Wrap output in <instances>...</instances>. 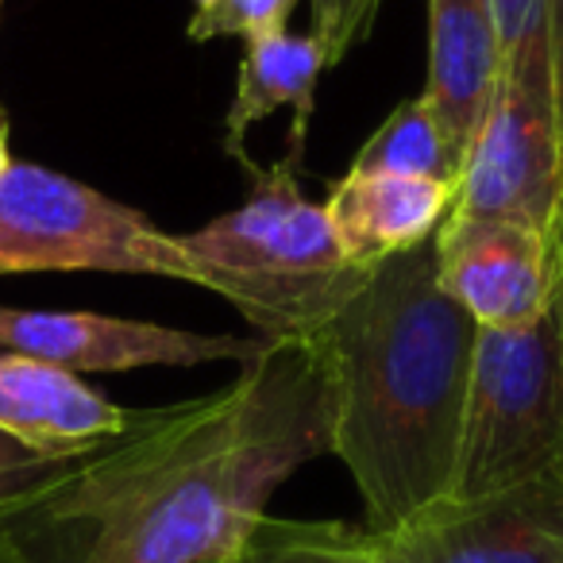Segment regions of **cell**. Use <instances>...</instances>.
I'll use <instances>...</instances> for the list:
<instances>
[{
	"label": "cell",
	"mask_w": 563,
	"mask_h": 563,
	"mask_svg": "<svg viewBox=\"0 0 563 563\" xmlns=\"http://www.w3.org/2000/svg\"><path fill=\"white\" fill-rule=\"evenodd\" d=\"M9 166H12V158H9V112L0 109V178H4Z\"/></svg>",
	"instance_id": "cell-19"
},
{
	"label": "cell",
	"mask_w": 563,
	"mask_h": 563,
	"mask_svg": "<svg viewBox=\"0 0 563 563\" xmlns=\"http://www.w3.org/2000/svg\"><path fill=\"white\" fill-rule=\"evenodd\" d=\"M0 4H4V0H0Z\"/></svg>",
	"instance_id": "cell-22"
},
{
	"label": "cell",
	"mask_w": 563,
	"mask_h": 563,
	"mask_svg": "<svg viewBox=\"0 0 563 563\" xmlns=\"http://www.w3.org/2000/svg\"><path fill=\"white\" fill-rule=\"evenodd\" d=\"M47 271L155 274L201 286L178 235L140 209L70 174L12 163L0 178V274Z\"/></svg>",
	"instance_id": "cell-5"
},
{
	"label": "cell",
	"mask_w": 563,
	"mask_h": 563,
	"mask_svg": "<svg viewBox=\"0 0 563 563\" xmlns=\"http://www.w3.org/2000/svg\"><path fill=\"white\" fill-rule=\"evenodd\" d=\"M371 563H398V560H394L390 540H386V537H378V552H375V560H371Z\"/></svg>",
	"instance_id": "cell-20"
},
{
	"label": "cell",
	"mask_w": 563,
	"mask_h": 563,
	"mask_svg": "<svg viewBox=\"0 0 563 563\" xmlns=\"http://www.w3.org/2000/svg\"><path fill=\"white\" fill-rule=\"evenodd\" d=\"M63 463L66 460H47V455L12 440L9 432H0V525L4 529H16L20 521L32 517V509L51 490Z\"/></svg>",
	"instance_id": "cell-15"
},
{
	"label": "cell",
	"mask_w": 563,
	"mask_h": 563,
	"mask_svg": "<svg viewBox=\"0 0 563 563\" xmlns=\"http://www.w3.org/2000/svg\"><path fill=\"white\" fill-rule=\"evenodd\" d=\"M132 409L109 401L78 375L27 355L0 352V432L47 460H74L120 437Z\"/></svg>",
	"instance_id": "cell-9"
},
{
	"label": "cell",
	"mask_w": 563,
	"mask_h": 563,
	"mask_svg": "<svg viewBox=\"0 0 563 563\" xmlns=\"http://www.w3.org/2000/svg\"><path fill=\"white\" fill-rule=\"evenodd\" d=\"M498 66L501 40L494 0H429V78L421 93L460 163L486 117Z\"/></svg>",
	"instance_id": "cell-10"
},
{
	"label": "cell",
	"mask_w": 563,
	"mask_h": 563,
	"mask_svg": "<svg viewBox=\"0 0 563 563\" xmlns=\"http://www.w3.org/2000/svg\"><path fill=\"white\" fill-rule=\"evenodd\" d=\"M452 194L455 186L437 178L347 170L321 205L344 255L355 266H375L429 243L452 209Z\"/></svg>",
	"instance_id": "cell-11"
},
{
	"label": "cell",
	"mask_w": 563,
	"mask_h": 563,
	"mask_svg": "<svg viewBox=\"0 0 563 563\" xmlns=\"http://www.w3.org/2000/svg\"><path fill=\"white\" fill-rule=\"evenodd\" d=\"M324 70H329V63H324V51L313 35L274 32L243 43L235 97L224 117V155L255 174V163L247 158V132L271 112L290 109L294 128L286 140V155L301 163L309 120L317 109V81Z\"/></svg>",
	"instance_id": "cell-12"
},
{
	"label": "cell",
	"mask_w": 563,
	"mask_h": 563,
	"mask_svg": "<svg viewBox=\"0 0 563 563\" xmlns=\"http://www.w3.org/2000/svg\"><path fill=\"white\" fill-rule=\"evenodd\" d=\"M258 347L263 336H212L128 317L0 306V352L27 355L70 375H124L143 367H197L220 360L247 363Z\"/></svg>",
	"instance_id": "cell-6"
},
{
	"label": "cell",
	"mask_w": 563,
	"mask_h": 563,
	"mask_svg": "<svg viewBox=\"0 0 563 563\" xmlns=\"http://www.w3.org/2000/svg\"><path fill=\"white\" fill-rule=\"evenodd\" d=\"M352 170L363 174H401V178H437L455 186L460 158L448 143L432 104L424 93L401 101L383 124L375 128L360 155L352 158Z\"/></svg>",
	"instance_id": "cell-13"
},
{
	"label": "cell",
	"mask_w": 563,
	"mask_h": 563,
	"mask_svg": "<svg viewBox=\"0 0 563 563\" xmlns=\"http://www.w3.org/2000/svg\"><path fill=\"white\" fill-rule=\"evenodd\" d=\"M220 563H228V560H220Z\"/></svg>",
	"instance_id": "cell-21"
},
{
	"label": "cell",
	"mask_w": 563,
	"mask_h": 563,
	"mask_svg": "<svg viewBox=\"0 0 563 563\" xmlns=\"http://www.w3.org/2000/svg\"><path fill=\"white\" fill-rule=\"evenodd\" d=\"M383 0H313V40L321 43L324 63L336 66L371 35Z\"/></svg>",
	"instance_id": "cell-17"
},
{
	"label": "cell",
	"mask_w": 563,
	"mask_h": 563,
	"mask_svg": "<svg viewBox=\"0 0 563 563\" xmlns=\"http://www.w3.org/2000/svg\"><path fill=\"white\" fill-rule=\"evenodd\" d=\"M332 383V455L375 537H401L452 501L478 324L437 286L432 240L367 266L309 332Z\"/></svg>",
	"instance_id": "cell-2"
},
{
	"label": "cell",
	"mask_w": 563,
	"mask_h": 563,
	"mask_svg": "<svg viewBox=\"0 0 563 563\" xmlns=\"http://www.w3.org/2000/svg\"><path fill=\"white\" fill-rule=\"evenodd\" d=\"M563 463V282L514 329H478L448 506L490 498Z\"/></svg>",
	"instance_id": "cell-4"
},
{
	"label": "cell",
	"mask_w": 563,
	"mask_h": 563,
	"mask_svg": "<svg viewBox=\"0 0 563 563\" xmlns=\"http://www.w3.org/2000/svg\"><path fill=\"white\" fill-rule=\"evenodd\" d=\"M386 540L398 563H563V463Z\"/></svg>",
	"instance_id": "cell-8"
},
{
	"label": "cell",
	"mask_w": 563,
	"mask_h": 563,
	"mask_svg": "<svg viewBox=\"0 0 563 563\" xmlns=\"http://www.w3.org/2000/svg\"><path fill=\"white\" fill-rule=\"evenodd\" d=\"M298 9V0H217L209 12L189 16V40L209 43V40H258V35L286 32L290 12Z\"/></svg>",
	"instance_id": "cell-16"
},
{
	"label": "cell",
	"mask_w": 563,
	"mask_h": 563,
	"mask_svg": "<svg viewBox=\"0 0 563 563\" xmlns=\"http://www.w3.org/2000/svg\"><path fill=\"white\" fill-rule=\"evenodd\" d=\"M332 455L321 347L263 340L228 386L132 409L120 437L63 463L20 525L66 537V563H220L266 517L278 486Z\"/></svg>",
	"instance_id": "cell-1"
},
{
	"label": "cell",
	"mask_w": 563,
	"mask_h": 563,
	"mask_svg": "<svg viewBox=\"0 0 563 563\" xmlns=\"http://www.w3.org/2000/svg\"><path fill=\"white\" fill-rule=\"evenodd\" d=\"M298 170L290 155L271 170L255 166L240 209L178 235L205 290L232 301L263 340L317 332L367 274L344 255L324 205L301 194Z\"/></svg>",
	"instance_id": "cell-3"
},
{
	"label": "cell",
	"mask_w": 563,
	"mask_h": 563,
	"mask_svg": "<svg viewBox=\"0 0 563 563\" xmlns=\"http://www.w3.org/2000/svg\"><path fill=\"white\" fill-rule=\"evenodd\" d=\"M437 286L478 324L537 321L563 282V258L529 228L448 212L432 235Z\"/></svg>",
	"instance_id": "cell-7"
},
{
	"label": "cell",
	"mask_w": 563,
	"mask_h": 563,
	"mask_svg": "<svg viewBox=\"0 0 563 563\" xmlns=\"http://www.w3.org/2000/svg\"><path fill=\"white\" fill-rule=\"evenodd\" d=\"M0 563H35V555L16 537V529H4V525H0Z\"/></svg>",
	"instance_id": "cell-18"
},
{
	"label": "cell",
	"mask_w": 563,
	"mask_h": 563,
	"mask_svg": "<svg viewBox=\"0 0 563 563\" xmlns=\"http://www.w3.org/2000/svg\"><path fill=\"white\" fill-rule=\"evenodd\" d=\"M378 537L347 521H286L263 517L228 563H371Z\"/></svg>",
	"instance_id": "cell-14"
}]
</instances>
